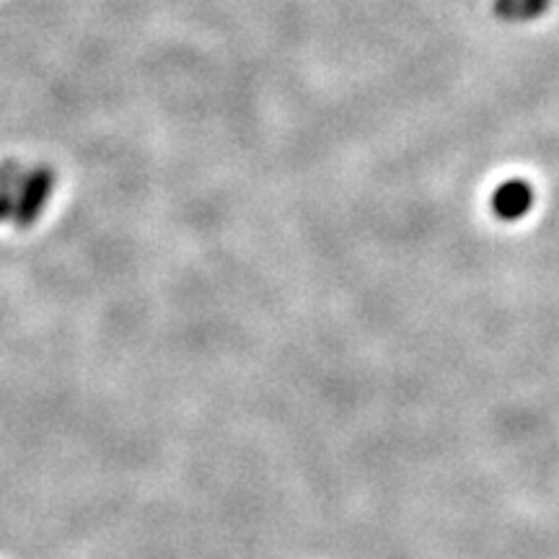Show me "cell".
Instances as JSON below:
<instances>
[{
    "label": "cell",
    "mask_w": 559,
    "mask_h": 559,
    "mask_svg": "<svg viewBox=\"0 0 559 559\" xmlns=\"http://www.w3.org/2000/svg\"><path fill=\"white\" fill-rule=\"evenodd\" d=\"M534 200H536V192L534 187H531V181L508 179L492 192V198H489V207H492L495 218L510 223V221H521L523 215H528L531 207H534Z\"/></svg>",
    "instance_id": "cell-2"
},
{
    "label": "cell",
    "mask_w": 559,
    "mask_h": 559,
    "mask_svg": "<svg viewBox=\"0 0 559 559\" xmlns=\"http://www.w3.org/2000/svg\"><path fill=\"white\" fill-rule=\"evenodd\" d=\"M26 166L16 158H9L0 164V223L13 221L21 185H24Z\"/></svg>",
    "instance_id": "cell-3"
},
{
    "label": "cell",
    "mask_w": 559,
    "mask_h": 559,
    "mask_svg": "<svg viewBox=\"0 0 559 559\" xmlns=\"http://www.w3.org/2000/svg\"><path fill=\"white\" fill-rule=\"evenodd\" d=\"M549 9V0H498L495 13L506 21H528L542 16Z\"/></svg>",
    "instance_id": "cell-4"
},
{
    "label": "cell",
    "mask_w": 559,
    "mask_h": 559,
    "mask_svg": "<svg viewBox=\"0 0 559 559\" xmlns=\"http://www.w3.org/2000/svg\"><path fill=\"white\" fill-rule=\"evenodd\" d=\"M55 185H58V174H55L50 166H34V169H26L24 185H21L16 213H13V223H16L19 230L32 228L41 215H45L47 202L52 200Z\"/></svg>",
    "instance_id": "cell-1"
}]
</instances>
